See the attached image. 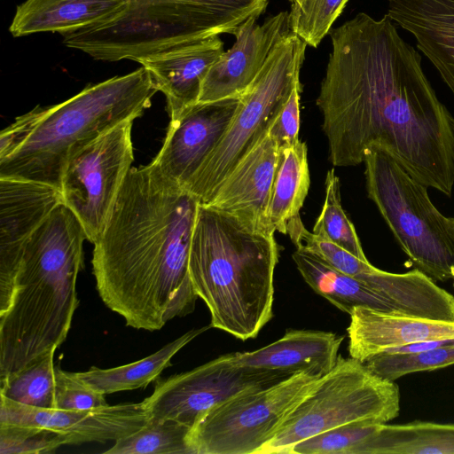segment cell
I'll list each match as a JSON object with an SVG mask.
<instances>
[{
	"instance_id": "ffe728a7",
	"label": "cell",
	"mask_w": 454,
	"mask_h": 454,
	"mask_svg": "<svg viewBox=\"0 0 454 454\" xmlns=\"http://www.w3.org/2000/svg\"><path fill=\"white\" fill-rule=\"evenodd\" d=\"M387 2V14L414 36L454 95V0Z\"/></svg>"
},
{
	"instance_id": "8d00e7d4",
	"label": "cell",
	"mask_w": 454,
	"mask_h": 454,
	"mask_svg": "<svg viewBox=\"0 0 454 454\" xmlns=\"http://www.w3.org/2000/svg\"><path fill=\"white\" fill-rule=\"evenodd\" d=\"M291 4H295L298 2V0H288Z\"/></svg>"
},
{
	"instance_id": "ac0fdd59",
	"label": "cell",
	"mask_w": 454,
	"mask_h": 454,
	"mask_svg": "<svg viewBox=\"0 0 454 454\" xmlns=\"http://www.w3.org/2000/svg\"><path fill=\"white\" fill-rule=\"evenodd\" d=\"M347 329L350 357L365 363L391 348L429 340L454 339V321L383 312L356 307Z\"/></svg>"
},
{
	"instance_id": "277c9868",
	"label": "cell",
	"mask_w": 454,
	"mask_h": 454,
	"mask_svg": "<svg viewBox=\"0 0 454 454\" xmlns=\"http://www.w3.org/2000/svg\"><path fill=\"white\" fill-rule=\"evenodd\" d=\"M279 248L274 235L250 231L238 220L199 205L189 273L211 317V327L247 340L273 317L274 272Z\"/></svg>"
},
{
	"instance_id": "4dcf8cb0",
	"label": "cell",
	"mask_w": 454,
	"mask_h": 454,
	"mask_svg": "<svg viewBox=\"0 0 454 454\" xmlns=\"http://www.w3.org/2000/svg\"><path fill=\"white\" fill-rule=\"evenodd\" d=\"M366 366L388 380L419 372H427L454 364V345L417 353H381L369 358Z\"/></svg>"
},
{
	"instance_id": "44dd1931",
	"label": "cell",
	"mask_w": 454,
	"mask_h": 454,
	"mask_svg": "<svg viewBox=\"0 0 454 454\" xmlns=\"http://www.w3.org/2000/svg\"><path fill=\"white\" fill-rule=\"evenodd\" d=\"M343 336L331 332L288 330L279 340L250 352L234 353L238 364L288 376L306 372L323 376L335 364Z\"/></svg>"
},
{
	"instance_id": "f35d334b",
	"label": "cell",
	"mask_w": 454,
	"mask_h": 454,
	"mask_svg": "<svg viewBox=\"0 0 454 454\" xmlns=\"http://www.w3.org/2000/svg\"><path fill=\"white\" fill-rule=\"evenodd\" d=\"M300 1H301V0H298V2H297V3H299ZM297 3H295V4H297Z\"/></svg>"
},
{
	"instance_id": "9a60e30c",
	"label": "cell",
	"mask_w": 454,
	"mask_h": 454,
	"mask_svg": "<svg viewBox=\"0 0 454 454\" xmlns=\"http://www.w3.org/2000/svg\"><path fill=\"white\" fill-rule=\"evenodd\" d=\"M289 12L269 16L262 24L256 18L244 22L235 33L231 48L223 51L208 69L199 101L215 102L239 98L253 83L273 48L289 31Z\"/></svg>"
},
{
	"instance_id": "4316f807",
	"label": "cell",
	"mask_w": 454,
	"mask_h": 454,
	"mask_svg": "<svg viewBox=\"0 0 454 454\" xmlns=\"http://www.w3.org/2000/svg\"><path fill=\"white\" fill-rule=\"evenodd\" d=\"M55 351L51 349L21 370L0 379V395L25 405L55 409Z\"/></svg>"
},
{
	"instance_id": "7a4b0ae2",
	"label": "cell",
	"mask_w": 454,
	"mask_h": 454,
	"mask_svg": "<svg viewBox=\"0 0 454 454\" xmlns=\"http://www.w3.org/2000/svg\"><path fill=\"white\" fill-rule=\"evenodd\" d=\"M199 205L153 161L129 172L91 260L99 297L127 326L158 331L193 312L189 254Z\"/></svg>"
},
{
	"instance_id": "1f68e13d",
	"label": "cell",
	"mask_w": 454,
	"mask_h": 454,
	"mask_svg": "<svg viewBox=\"0 0 454 454\" xmlns=\"http://www.w3.org/2000/svg\"><path fill=\"white\" fill-rule=\"evenodd\" d=\"M137 2H169L198 12L222 25L228 34L235 35L251 18H259L269 0H129Z\"/></svg>"
},
{
	"instance_id": "9c48e42d",
	"label": "cell",
	"mask_w": 454,
	"mask_h": 454,
	"mask_svg": "<svg viewBox=\"0 0 454 454\" xmlns=\"http://www.w3.org/2000/svg\"><path fill=\"white\" fill-rule=\"evenodd\" d=\"M227 34L212 19L169 2L129 1L114 19L62 35L66 46L95 59L137 60L179 44Z\"/></svg>"
},
{
	"instance_id": "e575fe53",
	"label": "cell",
	"mask_w": 454,
	"mask_h": 454,
	"mask_svg": "<svg viewBox=\"0 0 454 454\" xmlns=\"http://www.w3.org/2000/svg\"><path fill=\"white\" fill-rule=\"evenodd\" d=\"M302 88L299 82L274 114L268 125L269 133L279 149L296 144L300 130V101Z\"/></svg>"
},
{
	"instance_id": "603a6c76",
	"label": "cell",
	"mask_w": 454,
	"mask_h": 454,
	"mask_svg": "<svg viewBox=\"0 0 454 454\" xmlns=\"http://www.w3.org/2000/svg\"><path fill=\"white\" fill-rule=\"evenodd\" d=\"M293 260L305 282L341 311L356 307L401 314L398 309L364 283L335 269L316 254L296 247Z\"/></svg>"
},
{
	"instance_id": "d4e9b609",
	"label": "cell",
	"mask_w": 454,
	"mask_h": 454,
	"mask_svg": "<svg viewBox=\"0 0 454 454\" xmlns=\"http://www.w3.org/2000/svg\"><path fill=\"white\" fill-rule=\"evenodd\" d=\"M358 454H454V424H379Z\"/></svg>"
},
{
	"instance_id": "83f0119b",
	"label": "cell",
	"mask_w": 454,
	"mask_h": 454,
	"mask_svg": "<svg viewBox=\"0 0 454 454\" xmlns=\"http://www.w3.org/2000/svg\"><path fill=\"white\" fill-rule=\"evenodd\" d=\"M192 427L170 419H149L137 431L114 441L106 454H194L189 443Z\"/></svg>"
},
{
	"instance_id": "3957f363",
	"label": "cell",
	"mask_w": 454,
	"mask_h": 454,
	"mask_svg": "<svg viewBox=\"0 0 454 454\" xmlns=\"http://www.w3.org/2000/svg\"><path fill=\"white\" fill-rule=\"evenodd\" d=\"M84 228L59 203L26 243L19 259L0 268V379L66 340L84 268Z\"/></svg>"
},
{
	"instance_id": "d6a6232c",
	"label": "cell",
	"mask_w": 454,
	"mask_h": 454,
	"mask_svg": "<svg viewBox=\"0 0 454 454\" xmlns=\"http://www.w3.org/2000/svg\"><path fill=\"white\" fill-rule=\"evenodd\" d=\"M67 444V437L51 429L0 423V454L52 453Z\"/></svg>"
},
{
	"instance_id": "f1b7e54d",
	"label": "cell",
	"mask_w": 454,
	"mask_h": 454,
	"mask_svg": "<svg viewBox=\"0 0 454 454\" xmlns=\"http://www.w3.org/2000/svg\"><path fill=\"white\" fill-rule=\"evenodd\" d=\"M340 180L334 169L327 171L325 200L312 232L344 248L357 258L368 261L355 227L340 203Z\"/></svg>"
},
{
	"instance_id": "6da1fadb",
	"label": "cell",
	"mask_w": 454,
	"mask_h": 454,
	"mask_svg": "<svg viewBox=\"0 0 454 454\" xmlns=\"http://www.w3.org/2000/svg\"><path fill=\"white\" fill-rule=\"evenodd\" d=\"M329 35L332 51L316 103L330 162L356 166L379 146L417 181L450 196L454 119L419 52L387 14L375 20L360 12Z\"/></svg>"
},
{
	"instance_id": "4fadbf2b",
	"label": "cell",
	"mask_w": 454,
	"mask_h": 454,
	"mask_svg": "<svg viewBox=\"0 0 454 454\" xmlns=\"http://www.w3.org/2000/svg\"><path fill=\"white\" fill-rule=\"evenodd\" d=\"M148 421L143 402L59 410L25 405L0 395V423L51 429L66 435L68 444L116 441L142 428Z\"/></svg>"
},
{
	"instance_id": "7c38bea8",
	"label": "cell",
	"mask_w": 454,
	"mask_h": 454,
	"mask_svg": "<svg viewBox=\"0 0 454 454\" xmlns=\"http://www.w3.org/2000/svg\"><path fill=\"white\" fill-rule=\"evenodd\" d=\"M287 377L279 372L239 365L234 353L226 354L155 380L153 392L143 403L149 419H170L192 427L208 411L232 396Z\"/></svg>"
},
{
	"instance_id": "484cf974",
	"label": "cell",
	"mask_w": 454,
	"mask_h": 454,
	"mask_svg": "<svg viewBox=\"0 0 454 454\" xmlns=\"http://www.w3.org/2000/svg\"><path fill=\"white\" fill-rule=\"evenodd\" d=\"M210 327L190 330L138 361L108 369L93 366L86 372L75 373L83 382L104 395L145 387L171 365V359L180 349Z\"/></svg>"
},
{
	"instance_id": "8fae6325",
	"label": "cell",
	"mask_w": 454,
	"mask_h": 454,
	"mask_svg": "<svg viewBox=\"0 0 454 454\" xmlns=\"http://www.w3.org/2000/svg\"><path fill=\"white\" fill-rule=\"evenodd\" d=\"M134 120L127 119L74 148L65 165L60 186L63 203L79 219L92 244L102 234L132 168Z\"/></svg>"
},
{
	"instance_id": "f546056e",
	"label": "cell",
	"mask_w": 454,
	"mask_h": 454,
	"mask_svg": "<svg viewBox=\"0 0 454 454\" xmlns=\"http://www.w3.org/2000/svg\"><path fill=\"white\" fill-rule=\"evenodd\" d=\"M348 0H301L291 4L290 31L308 46L316 48L332 29Z\"/></svg>"
},
{
	"instance_id": "e0dca14e",
	"label": "cell",
	"mask_w": 454,
	"mask_h": 454,
	"mask_svg": "<svg viewBox=\"0 0 454 454\" xmlns=\"http://www.w3.org/2000/svg\"><path fill=\"white\" fill-rule=\"evenodd\" d=\"M219 35L186 43L137 61L149 73L158 91L167 99L170 121L199 101L202 82L223 52Z\"/></svg>"
},
{
	"instance_id": "8992f818",
	"label": "cell",
	"mask_w": 454,
	"mask_h": 454,
	"mask_svg": "<svg viewBox=\"0 0 454 454\" xmlns=\"http://www.w3.org/2000/svg\"><path fill=\"white\" fill-rule=\"evenodd\" d=\"M368 197L416 269L434 280L454 274V217L433 204L426 185L379 146L364 154Z\"/></svg>"
},
{
	"instance_id": "836d02e7",
	"label": "cell",
	"mask_w": 454,
	"mask_h": 454,
	"mask_svg": "<svg viewBox=\"0 0 454 454\" xmlns=\"http://www.w3.org/2000/svg\"><path fill=\"white\" fill-rule=\"evenodd\" d=\"M104 394L79 379L75 372L56 367L55 409L88 410L107 404Z\"/></svg>"
},
{
	"instance_id": "d590c367",
	"label": "cell",
	"mask_w": 454,
	"mask_h": 454,
	"mask_svg": "<svg viewBox=\"0 0 454 454\" xmlns=\"http://www.w3.org/2000/svg\"><path fill=\"white\" fill-rule=\"evenodd\" d=\"M46 110L47 107L37 106L1 131L0 160L11 156L27 140Z\"/></svg>"
},
{
	"instance_id": "74e56055",
	"label": "cell",
	"mask_w": 454,
	"mask_h": 454,
	"mask_svg": "<svg viewBox=\"0 0 454 454\" xmlns=\"http://www.w3.org/2000/svg\"><path fill=\"white\" fill-rule=\"evenodd\" d=\"M452 280H453V286H454V274H453V278H452Z\"/></svg>"
},
{
	"instance_id": "cb8c5ba5",
	"label": "cell",
	"mask_w": 454,
	"mask_h": 454,
	"mask_svg": "<svg viewBox=\"0 0 454 454\" xmlns=\"http://www.w3.org/2000/svg\"><path fill=\"white\" fill-rule=\"evenodd\" d=\"M309 185L308 149L300 140L280 150L265 215L267 234H286L287 223L299 215Z\"/></svg>"
},
{
	"instance_id": "ba28073f",
	"label": "cell",
	"mask_w": 454,
	"mask_h": 454,
	"mask_svg": "<svg viewBox=\"0 0 454 454\" xmlns=\"http://www.w3.org/2000/svg\"><path fill=\"white\" fill-rule=\"evenodd\" d=\"M307 46L289 31L273 48L253 83L239 98L235 114L221 140L184 189L200 205L208 204L220 183L265 130L300 82Z\"/></svg>"
},
{
	"instance_id": "2e32d148",
	"label": "cell",
	"mask_w": 454,
	"mask_h": 454,
	"mask_svg": "<svg viewBox=\"0 0 454 454\" xmlns=\"http://www.w3.org/2000/svg\"><path fill=\"white\" fill-rule=\"evenodd\" d=\"M279 154L267 126L205 206L231 215L250 231L267 234L265 215Z\"/></svg>"
},
{
	"instance_id": "d6986e66",
	"label": "cell",
	"mask_w": 454,
	"mask_h": 454,
	"mask_svg": "<svg viewBox=\"0 0 454 454\" xmlns=\"http://www.w3.org/2000/svg\"><path fill=\"white\" fill-rule=\"evenodd\" d=\"M61 202L60 190L51 185L0 178V268L19 259L27 240Z\"/></svg>"
},
{
	"instance_id": "52a82bcc",
	"label": "cell",
	"mask_w": 454,
	"mask_h": 454,
	"mask_svg": "<svg viewBox=\"0 0 454 454\" xmlns=\"http://www.w3.org/2000/svg\"><path fill=\"white\" fill-rule=\"evenodd\" d=\"M400 391L364 363L338 356L334 366L296 406L259 454H290L294 446L351 424H384L399 415Z\"/></svg>"
},
{
	"instance_id": "30bf717a",
	"label": "cell",
	"mask_w": 454,
	"mask_h": 454,
	"mask_svg": "<svg viewBox=\"0 0 454 454\" xmlns=\"http://www.w3.org/2000/svg\"><path fill=\"white\" fill-rule=\"evenodd\" d=\"M321 377L298 372L212 408L189 434L194 454H259Z\"/></svg>"
},
{
	"instance_id": "5bb4252c",
	"label": "cell",
	"mask_w": 454,
	"mask_h": 454,
	"mask_svg": "<svg viewBox=\"0 0 454 454\" xmlns=\"http://www.w3.org/2000/svg\"><path fill=\"white\" fill-rule=\"evenodd\" d=\"M238 98L201 103L170 121L163 145L153 159L161 172L185 189L227 129Z\"/></svg>"
},
{
	"instance_id": "5b68a950",
	"label": "cell",
	"mask_w": 454,
	"mask_h": 454,
	"mask_svg": "<svg viewBox=\"0 0 454 454\" xmlns=\"http://www.w3.org/2000/svg\"><path fill=\"white\" fill-rule=\"evenodd\" d=\"M145 67L90 85L47 107L27 140L0 160V178L23 179L60 190L72 151L116 124L139 117L157 92Z\"/></svg>"
},
{
	"instance_id": "7402d4cb",
	"label": "cell",
	"mask_w": 454,
	"mask_h": 454,
	"mask_svg": "<svg viewBox=\"0 0 454 454\" xmlns=\"http://www.w3.org/2000/svg\"><path fill=\"white\" fill-rule=\"evenodd\" d=\"M129 0H26L10 26L14 37L38 32L61 35L106 22L125 10Z\"/></svg>"
}]
</instances>
